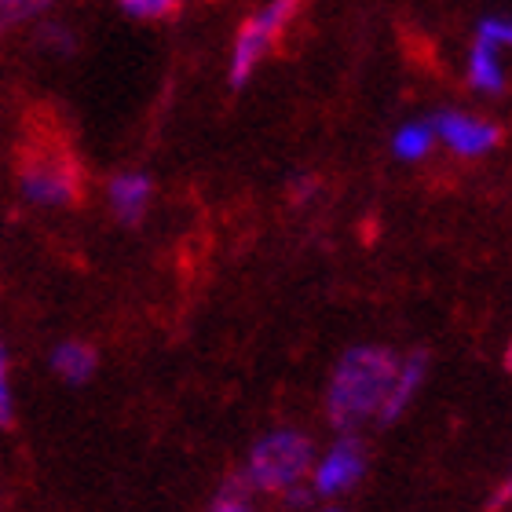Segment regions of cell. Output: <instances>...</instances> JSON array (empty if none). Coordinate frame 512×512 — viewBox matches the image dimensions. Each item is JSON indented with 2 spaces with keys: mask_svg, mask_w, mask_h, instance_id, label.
I'll list each match as a JSON object with an SVG mask.
<instances>
[{
  "mask_svg": "<svg viewBox=\"0 0 512 512\" xmlns=\"http://www.w3.org/2000/svg\"><path fill=\"white\" fill-rule=\"evenodd\" d=\"M96 363V352L81 341H63L52 352V370L70 384H85L88 377L96 374Z\"/></svg>",
  "mask_w": 512,
  "mask_h": 512,
  "instance_id": "obj_9",
  "label": "cell"
},
{
  "mask_svg": "<svg viewBox=\"0 0 512 512\" xmlns=\"http://www.w3.org/2000/svg\"><path fill=\"white\" fill-rule=\"evenodd\" d=\"M326 512H337V509H326Z\"/></svg>",
  "mask_w": 512,
  "mask_h": 512,
  "instance_id": "obj_20",
  "label": "cell"
},
{
  "mask_svg": "<svg viewBox=\"0 0 512 512\" xmlns=\"http://www.w3.org/2000/svg\"><path fill=\"white\" fill-rule=\"evenodd\" d=\"M15 403H11V384H8V352L0 344V425H11Z\"/></svg>",
  "mask_w": 512,
  "mask_h": 512,
  "instance_id": "obj_14",
  "label": "cell"
},
{
  "mask_svg": "<svg viewBox=\"0 0 512 512\" xmlns=\"http://www.w3.org/2000/svg\"><path fill=\"white\" fill-rule=\"evenodd\" d=\"M432 139H436V132H432V125H421V121H414V125H403L399 132H395V154L406 161H417L425 158L428 150H432Z\"/></svg>",
  "mask_w": 512,
  "mask_h": 512,
  "instance_id": "obj_11",
  "label": "cell"
},
{
  "mask_svg": "<svg viewBox=\"0 0 512 512\" xmlns=\"http://www.w3.org/2000/svg\"><path fill=\"white\" fill-rule=\"evenodd\" d=\"M110 194V205H114V213L125 220V224H136L139 216L147 213V202H150V180L143 172H121L114 176L107 187Z\"/></svg>",
  "mask_w": 512,
  "mask_h": 512,
  "instance_id": "obj_8",
  "label": "cell"
},
{
  "mask_svg": "<svg viewBox=\"0 0 512 512\" xmlns=\"http://www.w3.org/2000/svg\"><path fill=\"white\" fill-rule=\"evenodd\" d=\"M509 366H512V348H509Z\"/></svg>",
  "mask_w": 512,
  "mask_h": 512,
  "instance_id": "obj_19",
  "label": "cell"
},
{
  "mask_svg": "<svg viewBox=\"0 0 512 512\" xmlns=\"http://www.w3.org/2000/svg\"><path fill=\"white\" fill-rule=\"evenodd\" d=\"M33 11V4H0V30H8L15 22H22Z\"/></svg>",
  "mask_w": 512,
  "mask_h": 512,
  "instance_id": "obj_15",
  "label": "cell"
},
{
  "mask_svg": "<svg viewBox=\"0 0 512 512\" xmlns=\"http://www.w3.org/2000/svg\"><path fill=\"white\" fill-rule=\"evenodd\" d=\"M480 41H487L491 48L512 44V19H483L480 22Z\"/></svg>",
  "mask_w": 512,
  "mask_h": 512,
  "instance_id": "obj_12",
  "label": "cell"
},
{
  "mask_svg": "<svg viewBox=\"0 0 512 512\" xmlns=\"http://www.w3.org/2000/svg\"><path fill=\"white\" fill-rule=\"evenodd\" d=\"M432 132L450 150H458V154H483V150H491L498 143V128L491 121L472 118V114H458V110H443L432 121Z\"/></svg>",
  "mask_w": 512,
  "mask_h": 512,
  "instance_id": "obj_6",
  "label": "cell"
},
{
  "mask_svg": "<svg viewBox=\"0 0 512 512\" xmlns=\"http://www.w3.org/2000/svg\"><path fill=\"white\" fill-rule=\"evenodd\" d=\"M289 15H293V4H267L238 30V41L231 48V85H246V77L256 70V63L267 55L278 33L286 30Z\"/></svg>",
  "mask_w": 512,
  "mask_h": 512,
  "instance_id": "obj_3",
  "label": "cell"
},
{
  "mask_svg": "<svg viewBox=\"0 0 512 512\" xmlns=\"http://www.w3.org/2000/svg\"><path fill=\"white\" fill-rule=\"evenodd\" d=\"M425 370H428V355L425 352L406 355L403 363H399V374H395V381H392V392H388V399H384V406H381V414H377L384 425H388V421H395V417L406 410V403L414 399V392L421 388V381H425Z\"/></svg>",
  "mask_w": 512,
  "mask_h": 512,
  "instance_id": "obj_7",
  "label": "cell"
},
{
  "mask_svg": "<svg viewBox=\"0 0 512 512\" xmlns=\"http://www.w3.org/2000/svg\"><path fill=\"white\" fill-rule=\"evenodd\" d=\"M121 11L136 15V19H158V15H172L169 0H125Z\"/></svg>",
  "mask_w": 512,
  "mask_h": 512,
  "instance_id": "obj_13",
  "label": "cell"
},
{
  "mask_svg": "<svg viewBox=\"0 0 512 512\" xmlns=\"http://www.w3.org/2000/svg\"><path fill=\"white\" fill-rule=\"evenodd\" d=\"M311 443L300 432H271L253 447L249 454V472L246 480L260 491H289L300 476L311 469Z\"/></svg>",
  "mask_w": 512,
  "mask_h": 512,
  "instance_id": "obj_2",
  "label": "cell"
},
{
  "mask_svg": "<svg viewBox=\"0 0 512 512\" xmlns=\"http://www.w3.org/2000/svg\"><path fill=\"white\" fill-rule=\"evenodd\" d=\"M395 374H399V359L384 348L363 344V348L344 352L337 370H333L330 395H326V410H330L333 425L352 428L370 414H381Z\"/></svg>",
  "mask_w": 512,
  "mask_h": 512,
  "instance_id": "obj_1",
  "label": "cell"
},
{
  "mask_svg": "<svg viewBox=\"0 0 512 512\" xmlns=\"http://www.w3.org/2000/svg\"><path fill=\"white\" fill-rule=\"evenodd\" d=\"M213 512H249V505L238 498V494H224L220 502L213 505Z\"/></svg>",
  "mask_w": 512,
  "mask_h": 512,
  "instance_id": "obj_17",
  "label": "cell"
},
{
  "mask_svg": "<svg viewBox=\"0 0 512 512\" xmlns=\"http://www.w3.org/2000/svg\"><path fill=\"white\" fill-rule=\"evenodd\" d=\"M22 194L37 205H66L77 198V169L63 154L30 158L22 169Z\"/></svg>",
  "mask_w": 512,
  "mask_h": 512,
  "instance_id": "obj_4",
  "label": "cell"
},
{
  "mask_svg": "<svg viewBox=\"0 0 512 512\" xmlns=\"http://www.w3.org/2000/svg\"><path fill=\"white\" fill-rule=\"evenodd\" d=\"M363 469H366L363 443H359V439H341V443H333L330 454L319 461L315 480H311V491L322 494V498L341 494V491H348V487H355V483H359Z\"/></svg>",
  "mask_w": 512,
  "mask_h": 512,
  "instance_id": "obj_5",
  "label": "cell"
},
{
  "mask_svg": "<svg viewBox=\"0 0 512 512\" xmlns=\"http://www.w3.org/2000/svg\"><path fill=\"white\" fill-rule=\"evenodd\" d=\"M512 502V472L505 476V483L494 491V498H491V512H498V509H505V505Z\"/></svg>",
  "mask_w": 512,
  "mask_h": 512,
  "instance_id": "obj_16",
  "label": "cell"
},
{
  "mask_svg": "<svg viewBox=\"0 0 512 512\" xmlns=\"http://www.w3.org/2000/svg\"><path fill=\"white\" fill-rule=\"evenodd\" d=\"M293 187H297V198H308V194L315 191V180H308V176H300V180H293Z\"/></svg>",
  "mask_w": 512,
  "mask_h": 512,
  "instance_id": "obj_18",
  "label": "cell"
},
{
  "mask_svg": "<svg viewBox=\"0 0 512 512\" xmlns=\"http://www.w3.org/2000/svg\"><path fill=\"white\" fill-rule=\"evenodd\" d=\"M469 85L480 88V92H502L505 88L498 48H491V44L480 41V37H476V44H472V52H469Z\"/></svg>",
  "mask_w": 512,
  "mask_h": 512,
  "instance_id": "obj_10",
  "label": "cell"
}]
</instances>
